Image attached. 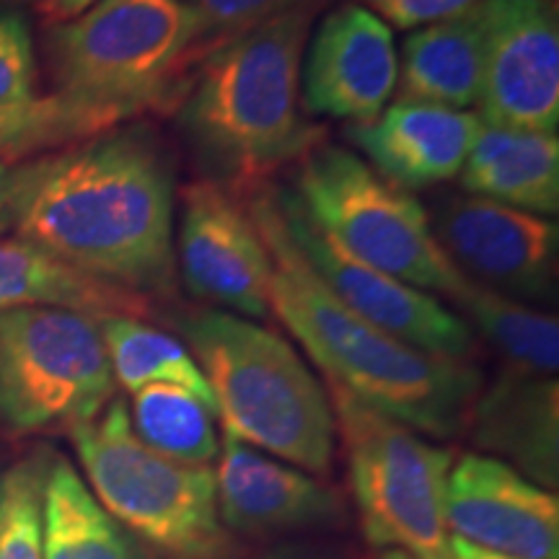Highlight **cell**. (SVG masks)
Returning a JSON list of instances; mask_svg holds the SVG:
<instances>
[{
    "label": "cell",
    "instance_id": "34",
    "mask_svg": "<svg viewBox=\"0 0 559 559\" xmlns=\"http://www.w3.org/2000/svg\"><path fill=\"white\" fill-rule=\"evenodd\" d=\"M11 171L9 160L0 158V236L11 230Z\"/></svg>",
    "mask_w": 559,
    "mask_h": 559
},
{
    "label": "cell",
    "instance_id": "13",
    "mask_svg": "<svg viewBox=\"0 0 559 559\" xmlns=\"http://www.w3.org/2000/svg\"><path fill=\"white\" fill-rule=\"evenodd\" d=\"M485 81L479 120L557 135L559 16L551 0H481Z\"/></svg>",
    "mask_w": 559,
    "mask_h": 559
},
{
    "label": "cell",
    "instance_id": "7",
    "mask_svg": "<svg viewBox=\"0 0 559 559\" xmlns=\"http://www.w3.org/2000/svg\"><path fill=\"white\" fill-rule=\"evenodd\" d=\"M304 213L342 249L407 285L456 296L469 283L432 234L415 194L376 174L342 145H313L288 187Z\"/></svg>",
    "mask_w": 559,
    "mask_h": 559
},
{
    "label": "cell",
    "instance_id": "9",
    "mask_svg": "<svg viewBox=\"0 0 559 559\" xmlns=\"http://www.w3.org/2000/svg\"><path fill=\"white\" fill-rule=\"evenodd\" d=\"M115 400L99 319L68 309L0 313V425L21 436L73 430Z\"/></svg>",
    "mask_w": 559,
    "mask_h": 559
},
{
    "label": "cell",
    "instance_id": "5",
    "mask_svg": "<svg viewBox=\"0 0 559 559\" xmlns=\"http://www.w3.org/2000/svg\"><path fill=\"white\" fill-rule=\"evenodd\" d=\"M58 99L104 128L169 102L187 75L192 19L181 0H99L47 29Z\"/></svg>",
    "mask_w": 559,
    "mask_h": 559
},
{
    "label": "cell",
    "instance_id": "10",
    "mask_svg": "<svg viewBox=\"0 0 559 559\" xmlns=\"http://www.w3.org/2000/svg\"><path fill=\"white\" fill-rule=\"evenodd\" d=\"M275 200L290 241L349 311L404 345L436 358L469 362L477 334L459 317V311L440 304L432 293L407 285L342 249L304 213L288 187H277Z\"/></svg>",
    "mask_w": 559,
    "mask_h": 559
},
{
    "label": "cell",
    "instance_id": "19",
    "mask_svg": "<svg viewBox=\"0 0 559 559\" xmlns=\"http://www.w3.org/2000/svg\"><path fill=\"white\" fill-rule=\"evenodd\" d=\"M485 81L481 3L456 16L412 29L402 45L400 102L466 111L479 102Z\"/></svg>",
    "mask_w": 559,
    "mask_h": 559
},
{
    "label": "cell",
    "instance_id": "29",
    "mask_svg": "<svg viewBox=\"0 0 559 559\" xmlns=\"http://www.w3.org/2000/svg\"><path fill=\"white\" fill-rule=\"evenodd\" d=\"M37 81L29 19L21 11H0V109L37 102Z\"/></svg>",
    "mask_w": 559,
    "mask_h": 559
},
{
    "label": "cell",
    "instance_id": "4",
    "mask_svg": "<svg viewBox=\"0 0 559 559\" xmlns=\"http://www.w3.org/2000/svg\"><path fill=\"white\" fill-rule=\"evenodd\" d=\"M174 326L213 391L223 432L313 477L332 472L330 394L288 340L221 309L190 311Z\"/></svg>",
    "mask_w": 559,
    "mask_h": 559
},
{
    "label": "cell",
    "instance_id": "12",
    "mask_svg": "<svg viewBox=\"0 0 559 559\" xmlns=\"http://www.w3.org/2000/svg\"><path fill=\"white\" fill-rule=\"evenodd\" d=\"M432 234L459 272L513 300L557 298L559 226L500 202L449 194L430 215Z\"/></svg>",
    "mask_w": 559,
    "mask_h": 559
},
{
    "label": "cell",
    "instance_id": "30",
    "mask_svg": "<svg viewBox=\"0 0 559 559\" xmlns=\"http://www.w3.org/2000/svg\"><path fill=\"white\" fill-rule=\"evenodd\" d=\"M355 3L376 13L389 26L412 32L419 29V26L432 24V21L469 11L481 0H355Z\"/></svg>",
    "mask_w": 559,
    "mask_h": 559
},
{
    "label": "cell",
    "instance_id": "26",
    "mask_svg": "<svg viewBox=\"0 0 559 559\" xmlns=\"http://www.w3.org/2000/svg\"><path fill=\"white\" fill-rule=\"evenodd\" d=\"M109 128L58 96H39L24 107L0 109V158H34Z\"/></svg>",
    "mask_w": 559,
    "mask_h": 559
},
{
    "label": "cell",
    "instance_id": "25",
    "mask_svg": "<svg viewBox=\"0 0 559 559\" xmlns=\"http://www.w3.org/2000/svg\"><path fill=\"white\" fill-rule=\"evenodd\" d=\"M128 412L138 438L160 456L190 466H210L218 459V415L190 391L153 383L132 394Z\"/></svg>",
    "mask_w": 559,
    "mask_h": 559
},
{
    "label": "cell",
    "instance_id": "27",
    "mask_svg": "<svg viewBox=\"0 0 559 559\" xmlns=\"http://www.w3.org/2000/svg\"><path fill=\"white\" fill-rule=\"evenodd\" d=\"M50 456H26L0 472V559H45L41 500Z\"/></svg>",
    "mask_w": 559,
    "mask_h": 559
},
{
    "label": "cell",
    "instance_id": "24",
    "mask_svg": "<svg viewBox=\"0 0 559 559\" xmlns=\"http://www.w3.org/2000/svg\"><path fill=\"white\" fill-rule=\"evenodd\" d=\"M99 330L104 347H107L111 376L124 391L135 394L153 383L179 386L205 402L218 415L213 391H210L198 360L179 337L156 330L138 317H104L99 319Z\"/></svg>",
    "mask_w": 559,
    "mask_h": 559
},
{
    "label": "cell",
    "instance_id": "21",
    "mask_svg": "<svg viewBox=\"0 0 559 559\" xmlns=\"http://www.w3.org/2000/svg\"><path fill=\"white\" fill-rule=\"evenodd\" d=\"M151 300L70 267L24 239H0V313L68 309L86 317H145Z\"/></svg>",
    "mask_w": 559,
    "mask_h": 559
},
{
    "label": "cell",
    "instance_id": "16",
    "mask_svg": "<svg viewBox=\"0 0 559 559\" xmlns=\"http://www.w3.org/2000/svg\"><path fill=\"white\" fill-rule=\"evenodd\" d=\"M213 474L218 515L230 536L264 539L340 521L342 506L332 487L223 430Z\"/></svg>",
    "mask_w": 559,
    "mask_h": 559
},
{
    "label": "cell",
    "instance_id": "18",
    "mask_svg": "<svg viewBox=\"0 0 559 559\" xmlns=\"http://www.w3.org/2000/svg\"><path fill=\"white\" fill-rule=\"evenodd\" d=\"M466 430L485 456L506 461L555 492L559 481V383L506 368L472 404Z\"/></svg>",
    "mask_w": 559,
    "mask_h": 559
},
{
    "label": "cell",
    "instance_id": "23",
    "mask_svg": "<svg viewBox=\"0 0 559 559\" xmlns=\"http://www.w3.org/2000/svg\"><path fill=\"white\" fill-rule=\"evenodd\" d=\"M459 317L477 330L506 358V368L536 376H557L559 321L528 304L495 293L479 283H466L451 296Z\"/></svg>",
    "mask_w": 559,
    "mask_h": 559
},
{
    "label": "cell",
    "instance_id": "14",
    "mask_svg": "<svg viewBox=\"0 0 559 559\" xmlns=\"http://www.w3.org/2000/svg\"><path fill=\"white\" fill-rule=\"evenodd\" d=\"M400 81V52L386 21L342 3L309 34L300 62L306 115L362 124L376 120Z\"/></svg>",
    "mask_w": 559,
    "mask_h": 559
},
{
    "label": "cell",
    "instance_id": "3",
    "mask_svg": "<svg viewBox=\"0 0 559 559\" xmlns=\"http://www.w3.org/2000/svg\"><path fill=\"white\" fill-rule=\"evenodd\" d=\"M313 3L239 34L205 55L181 83L177 124L210 181L257 192L270 174L321 143L300 99V62Z\"/></svg>",
    "mask_w": 559,
    "mask_h": 559
},
{
    "label": "cell",
    "instance_id": "11",
    "mask_svg": "<svg viewBox=\"0 0 559 559\" xmlns=\"http://www.w3.org/2000/svg\"><path fill=\"white\" fill-rule=\"evenodd\" d=\"M174 254L181 283L202 304L247 319L272 313L270 249L234 192L210 179L185 187Z\"/></svg>",
    "mask_w": 559,
    "mask_h": 559
},
{
    "label": "cell",
    "instance_id": "17",
    "mask_svg": "<svg viewBox=\"0 0 559 559\" xmlns=\"http://www.w3.org/2000/svg\"><path fill=\"white\" fill-rule=\"evenodd\" d=\"M479 130L477 111L396 102L376 120L349 124L347 138L376 174L417 192L459 177Z\"/></svg>",
    "mask_w": 559,
    "mask_h": 559
},
{
    "label": "cell",
    "instance_id": "8",
    "mask_svg": "<svg viewBox=\"0 0 559 559\" xmlns=\"http://www.w3.org/2000/svg\"><path fill=\"white\" fill-rule=\"evenodd\" d=\"M366 542L379 551L440 559L449 547L445 481L453 453L326 383Z\"/></svg>",
    "mask_w": 559,
    "mask_h": 559
},
{
    "label": "cell",
    "instance_id": "22",
    "mask_svg": "<svg viewBox=\"0 0 559 559\" xmlns=\"http://www.w3.org/2000/svg\"><path fill=\"white\" fill-rule=\"evenodd\" d=\"M45 559H158L120 526L62 456H50L41 500Z\"/></svg>",
    "mask_w": 559,
    "mask_h": 559
},
{
    "label": "cell",
    "instance_id": "28",
    "mask_svg": "<svg viewBox=\"0 0 559 559\" xmlns=\"http://www.w3.org/2000/svg\"><path fill=\"white\" fill-rule=\"evenodd\" d=\"M304 0H181L192 19V47L187 55V73L198 62L236 39L239 34L254 29L264 21L280 16Z\"/></svg>",
    "mask_w": 559,
    "mask_h": 559
},
{
    "label": "cell",
    "instance_id": "35",
    "mask_svg": "<svg viewBox=\"0 0 559 559\" xmlns=\"http://www.w3.org/2000/svg\"><path fill=\"white\" fill-rule=\"evenodd\" d=\"M551 3H555V0H551Z\"/></svg>",
    "mask_w": 559,
    "mask_h": 559
},
{
    "label": "cell",
    "instance_id": "6",
    "mask_svg": "<svg viewBox=\"0 0 559 559\" xmlns=\"http://www.w3.org/2000/svg\"><path fill=\"white\" fill-rule=\"evenodd\" d=\"M102 508L158 559H230L236 539L218 515L213 466L160 456L132 430L124 400L70 430Z\"/></svg>",
    "mask_w": 559,
    "mask_h": 559
},
{
    "label": "cell",
    "instance_id": "20",
    "mask_svg": "<svg viewBox=\"0 0 559 559\" xmlns=\"http://www.w3.org/2000/svg\"><path fill=\"white\" fill-rule=\"evenodd\" d=\"M466 194L555 218L559 210V140L544 132L481 122L461 169Z\"/></svg>",
    "mask_w": 559,
    "mask_h": 559
},
{
    "label": "cell",
    "instance_id": "33",
    "mask_svg": "<svg viewBox=\"0 0 559 559\" xmlns=\"http://www.w3.org/2000/svg\"><path fill=\"white\" fill-rule=\"evenodd\" d=\"M251 559H337V557H334L332 551L313 547V544H280V547Z\"/></svg>",
    "mask_w": 559,
    "mask_h": 559
},
{
    "label": "cell",
    "instance_id": "32",
    "mask_svg": "<svg viewBox=\"0 0 559 559\" xmlns=\"http://www.w3.org/2000/svg\"><path fill=\"white\" fill-rule=\"evenodd\" d=\"M34 9L50 26L66 24V21L81 16L83 11H88L91 5L99 3V0H32Z\"/></svg>",
    "mask_w": 559,
    "mask_h": 559
},
{
    "label": "cell",
    "instance_id": "2",
    "mask_svg": "<svg viewBox=\"0 0 559 559\" xmlns=\"http://www.w3.org/2000/svg\"><path fill=\"white\" fill-rule=\"evenodd\" d=\"M249 215L272 257L270 309L317 362L326 383L430 438L459 436L469 423L481 373L466 360L404 345L347 309L290 241L275 190L251 192Z\"/></svg>",
    "mask_w": 559,
    "mask_h": 559
},
{
    "label": "cell",
    "instance_id": "1",
    "mask_svg": "<svg viewBox=\"0 0 559 559\" xmlns=\"http://www.w3.org/2000/svg\"><path fill=\"white\" fill-rule=\"evenodd\" d=\"M11 228L70 267L138 296L177 285V177L148 124L111 128L11 171Z\"/></svg>",
    "mask_w": 559,
    "mask_h": 559
},
{
    "label": "cell",
    "instance_id": "15",
    "mask_svg": "<svg viewBox=\"0 0 559 559\" xmlns=\"http://www.w3.org/2000/svg\"><path fill=\"white\" fill-rule=\"evenodd\" d=\"M449 534L513 559H559V500L485 453L453 459L445 481Z\"/></svg>",
    "mask_w": 559,
    "mask_h": 559
},
{
    "label": "cell",
    "instance_id": "31",
    "mask_svg": "<svg viewBox=\"0 0 559 559\" xmlns=\"http://www.w3.org/2000/svg\"><path fill=\"white\" fill-rule=\"evenodd\" d=\"M376 559H417L407 555V551H396V549H389V551H379V557ZM440 559H513V557H506V555H498V551H489L485 547H477V544L461 539V536H449V547H445L443 557Z\"/></svg>",
    "mask_w": 559,
    "mask_h": 559
}]
</instances>
